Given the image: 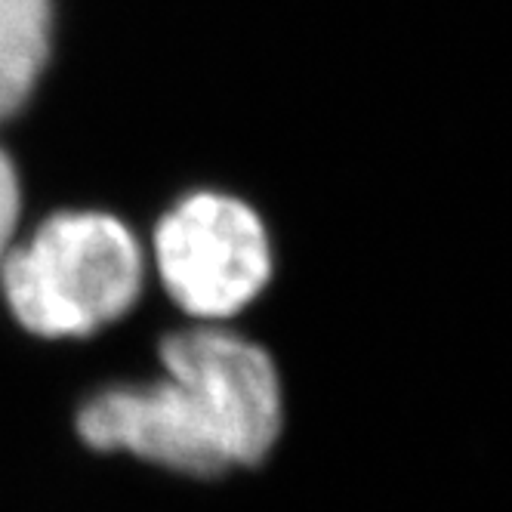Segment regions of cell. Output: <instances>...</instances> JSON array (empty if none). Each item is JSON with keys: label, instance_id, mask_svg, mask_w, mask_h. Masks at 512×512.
Listing matches in <instances>:
<instances>
[{"label": "cell", "instance_id": "cell-1", "mask_svg": "<svg viewBox=\"0 0 512 512\" xmlns=\"http://www.w3.org/2000/svg\"><path fill=\"white\" fill-rule=\"evenodd\" d=\"M164 377L96 392L78 411V435L96 451H124L182 475L256 466L284 423L272 355L216 324L161 343Z\"/></svg>", "mask_w": 512, "mask_h": 512}, {"label": "cell", "instance_id": "cell-2", "mask_svg": "<svg viewBox=\"0 0 512 512\" xmlns=\"http://www.w3.org/2000/svg\"><path fill=\"white\" fill-rule=\"evenodd\" d=\"M142 241L102 210H62L0 256V297L34 337H90L124 318L145 284Z\"/></svg>", "mask_w": 512, "mask_h": 512}, {"label": "cell", "instance_id": "cell-3", "mask_svg": "<svg viewBox=\"0 0 512 512\" xmlns=\"http://www.w3.org/2000/svg\"><path fill=\"white\" fill-rule=\"evenodd\" d=\"M152 266L182 312L216 324L263 294L275 253L263 216L247 201L226 192H192L155 226Z\"/></svg>", "mask_w": 512, "mask_h": 512}]
</instances>
